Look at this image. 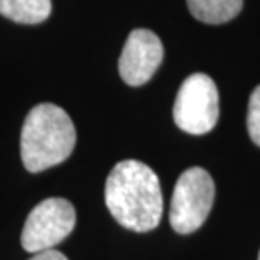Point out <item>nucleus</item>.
<instances>
[{
    "label": "nucleus",
    "mask_w": 260,
    "mask_h": 260,
    "mask_svg": "<svg viewBox=\"0 0 260 260\" xmlns=\"http://www.w3.org/2000/svg\"><path fill=\"white\" fill-rule=\"evenodd\" d=\"M105 203L122 226L139 233L154 230L162 218L157 174L140 160H122L107 178Z\"/></svg>",
    "instance_id": "obj_1"
},
{
    "label": "nucleus",
    "mask_w": 260,
    "mask_h": 260,
    "mask_svg": "<svg viewBox=\"0 0 260 260\" xmlns=\"http://www.w3.org/2000/svg\"><path fill=\"white\" fill-rule=\"evenodd\" d=\"M75 144V125L61 107L41 103L27 113L20 132V157L30 173L61 164L71 155Z\"/></svg>",
    "instance_id": "obj_2"
},
{
    "label": "nucleus",
    "mask_w": 260,
    "mask_h": 260,
    "mask_svg": "<svg viewBox=\"0 0 260 260\" xmlns=\"http://www.w3.org/2000/svg\"><path fill=\"white\" fill-rule=\"evenodd\" d=\"M215 201V183L208 171L191 168L176 181L169 221L174 232L188 235L206 221Z\"/></svg>",
    "instance_id": "obj_3"
},
{
    "label": "nucleus",
    "mask_w": 260,
    "mask_h": 260,
    "mask_svg": "<svg viewBox=\"0 0 260 260\" xmlns=\"http://www.w3.org/2000/svg\"><path fill=\"white\" fill-rule=\"evenodd\" d=\"M174 122L191 135L208 134L220 117V95L208 75L194 73L181 85L174 102Z\"/></svg>",
    "instance_id": "obj_4"
},
{
    "label": "nucleus",
    "mask_w": 260,
    "mask_h": 260,
    "mask_svg": "<svg viewBox=\"0 0 260 260\" xmlns=\"http://www.w3.org/2000/svg\"><path fill=\"white\" fill-rule=\"evenodd\" d=\"M76 225L75 206L63 198H48L32 208L24 223L20 243L24 250L38 253L54 248Z\"/></svg>",
    "instance_id": "obj_5"
},
{
    "label": "nucleus",
    "mask_w": 260,
    "mask_h": 260,
    "mask_svg": "<svg viewBox=\"0 0 260 260\" xmlns=\"http://www.w3.org/2000/svg\"><path fill=\"white\" fill-rule=\"evenodd\" d=\"M164 48L157 34L149 29H135L128 34L118 59V73L130 86L145 85L162 63Z\"/></svg>",
    "instance_id": "obj_6"
},
{
    "label": "nucleus",
    "mask_w": 260,
    "mask_h": 260,
    "mask_svg": "<svg viewBox=\"0 0 260 260\" xmlns=\"http://www.w3.org/2000/svg\"><path fill=\"white\" fill-rule=\"evenodd\" d=\"M189 12L201 22L223 24L237 17L243 0H188Z\"/></svg>",
    "instance_id": "obj_7"
},
{
    "label": "nucleus",
    "mask_w": 260,
    "mask_h": 260,
    "mask_svg": "<svg viewBox=\"0 0 260 260\" xmlns=\"http://www.w3.org/2000/svg\"><path fill=\"white\" fill-rule=\"evenodd\" d=\"M0 14L19 24H39L49 17L51 0H0Z\"/></svg>",
    "instance_id": "obj_8"
},
{
    "label": "nucleus",
    "mask_w": 260,
    "mask_h": 260,
    "mask_svg": "<svg viewBox=\"0 0 260 260\" xmlns=\"http://www.w3.org/2000/svg\"><path fill=\"white\" fill-rule=\"evenodd\" d=\"M247 128L252 140L260 147V85L253 90L250 102H248Z\"/></svg>",
    "instance_id": "obj_9"
},
{
    "label": "nucleus",
    "mask_w": 260,
    "mask_h": 260,
    "mask_svg": "<svg viewBox=\"0 0 260 260\" xmlns=\"http://www.w3.org/2000/svg\"><path fill=\"white\" fill-rule=\"evenodd\" d=\"M29 260H68L64 253L58 252L56 248H49V250H43L34 253Z\"/></svg>",
    "instance_id": "obj_10"
},
{
    "label": "nucleus",
    "mask_w": 260,
    "mask_h": 260,
    "mask_svg": "<svg viewBox=\"0 0 260 260\" xmlns=\"http://www.w3.org/2000/svg\"><path fill=\"white\" fill-rule=\"evenodd\" d=\"M258 260H260V253H258Z\"/></svg>",
    "instance_id": "obj_11"
}]
</instances>
